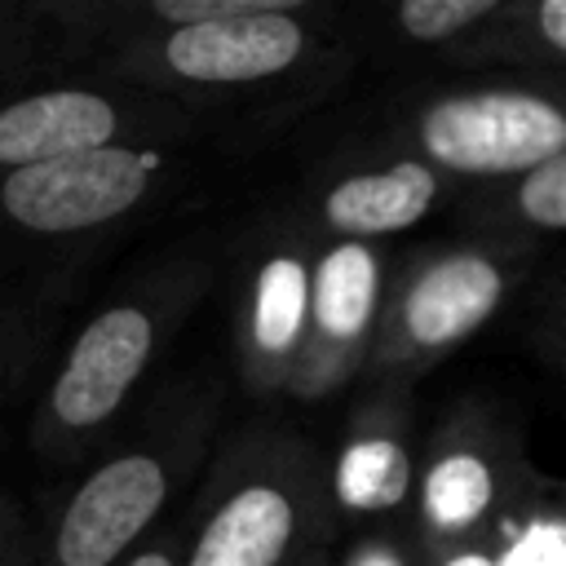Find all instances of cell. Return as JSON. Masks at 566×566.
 I'll use <instances>...</instances> for the list:
<instances>
[{
	"label": "cell",
	"mask_w": 566,
	"mask_h": 566,
	"mask_svg": "<svg viewBox=\"0 0 566 566\" xmlns=\"http://www.w3.org/2000/svg\"><path fill=\"white\" fill-rule=\"evenodd\" d=\"M526 265L531 261L469 234L407 248L385 274L363 376L371 385L411 389L509 305Z\"/></svg>",
	"instance_id": "5"
},
{
	"label": "cell",
	"mask_w": 566,
	"mask_h": 566,
	"mask_svg": "<svg viewBox=\"0 0 566 566\" xmlns=\"http://www.w3.org/2000/svg\"><path fill=\"white\" fill-rule=\"evenodd\" d=\"M566 62V4L562 0H504L491 22H482L447 66L482 71V66H513L544 75L548 88L557 84Z\"/></svg>",
	"instance_id": "15"
},
{
	"label": "cell",
	"mask_w": 566,
	"mask_h": 566,
	"mask_svg": "<svg viewBox=\"0 0 566 566\" xmlns=\"http://www.w3.org/2000/svg\"><path fill=\"white\" fill-rule=\"evenodd\" d=\"M221 416L217 380H181L159 394L146 416L111 438L49 526L35 531L31 566H124L128 553L168 522V509L190 486L212 451Z\"/></svg>",
	"instance_id": "1"
},
{
	"label": "cell",
	"mask_w": 566,
	"mask_h": 566,
	"mask_svg": "<svg viewBox=\"0 0 566 566\" xmlns=\"http://www.w3.org/2000/svg\"><path fill=\"white\" fill-rule=\"evenodd\" d=\"M203 124L208 115L195 106L88 71L13 80L0 84V181L97 146L190 142L203 133Z\"/></svg>",
	"instance_id": "9"
},
{
	"label": "cell",
	"mask_w": 566,
	"mask_h": 566,
	"mask_svg": "<svg viewBox=\"0 0 566 566\" xmlns=\"http://www.w3.org/2000/svg\"><path fill=\"white\" fill-rule=\"evenodd\" d=\"M539 486L544 482L531 469L517 429L495 402H451L416 451V486L407 513L411 566L491 544Z\"/></svg>",
	"instance_id": "6"
},
{
	"label": "cell",
	"mask_w": 566,
	"mask_h": 566,
	"mask_svg": "<svg viewBox=\"0 0 566 566\" xmlns=\"http://www.w3.org/2000/svg\"><path fill=\"white\" fill-rule=\"evenodd\" d=\"M340 9L327 0H265L252 13L168 31L128 44L93 66V75L172 97L195 111L212 102H256L296 88H323L340 75Z\"/></svg>",
	"instance_id": "3"
},
{
	"label": "cell",
	"mask_w": 566,
	"mask_h": 566,
	"mask_svg": "<svg viewBox=\"0 0 566 566\" xmlns=\"http://www.w3.org/2000/svg\"><path fill=\"white\" fill-rule=\"evenodd\" d=\"M451 181L411 155H385L371 164H340L310 181L305 203L292 208L318 239L380 243L416 221H424Z\"/></svg>",
	"instance_id": "13"
},
{
	"label": "cell",
	"mask_w": 566,
	"mask_h": 566,
	"mask_svg": "<svg viewBox=\"0 0 566 566\" xmlns=\"http://www.w3.org/2000/svg\"><path fill=\"white\" fill-rule=\"evenodd\" d=\"M44 336V314H35L31 305H0V398L9 394V385L22 376V367L35 358Z\"/></svg>",
	"instance_id": "17"
},
{
	"label": "cell",
	"mask_w": 566,
	"mask_h": 566,
	"mask_svg": "<svg viewBox=\"0 0 566 566\" xmlns=\"http://www.w3.org/2000/svg\"><path fill=\"white\" fill-rule=\"evenodd\" d=\"M31 544H35V531L27 526L18 500L0 491V566H31Z\"/></svg>",
	"instance_id": "18"
},
{
	"label": "cell",
	"mask_w": 566,
	"mask_h": 566,
	"mask_svg": "<svg viewBox=\"0 0 566 566\" xmlns=\"http://www.w3.org/2000/svg\"><path fill=\"white\" fill-rule=\"evenodd\" d=\"M318 243L323 239L296 212H283L261 221L243 248L234 283V363L252 398L287 394L305 336Z\"/></svg>",
	"instance_id": "10"
},
{
	"label": "cell",
	"mask_w": 566,
	"mask_h": 566,
	"mask_svg": "<svg viewBox=\"0 0 566 566\" xmlns=\"http://www.w3.org/2000/svg\"><path fill=\"white\" fill-rule=\"evenodd\" d=\"M416 486V411L407 389L371 385L349 411L336 460L327 464V495L336 522L371 539L407 548V513Z\"/></svg>",
	"instance_id": "12"
},
{
	"label": "cell",
	"mask_w": 566,
	"mask_h": 566,
	"mask_svg": "<svg viewBox=\"0 0 566 566\" xmlns=\"http://www.w3.org/2000/svg\"><path fill=\"white\" fill-rule=\"evenodd\" d=\"M181 535H186V513L172 522H164L155 535H146L133 553H128V562L124 566H181Z\"/></svg>",
	"instance_id": "19"
},
{
	"label": "cell",
	"mask_w": 566,
	"mask_h": 566,
	"mask_svg": "<svg viewBox=\"0 0 566 566\" xmlns=\"http://www.w3.org/2000/svg\"><path fill=\"white\" fill-rule=\"evenodd\" d=\"M385 274L389 261L380 243H345V239L318 243L305 336L287 380V398L318 402L363 376L380 318Z\"/></svg>",
	"instance_id": "11"
},
{
	"label": "cell",
	"mask_w": 566,
	"mask_h": 566,
	"mask_svg": "<svg viewBox=\"0 0 566 566\" xmlns=\"http://www.w3.org/2000/svg\"><path fill=\"white\" fill-rule=\"evenodd\" d=\"M292 566H332V544H318V548H310L305 557H296Z\"/></svg>",
	"instance_id": "20"
},
{
	"label": "cell",
	"mask_w": 566,
	"mask_h": 566,
	"mask_svg": "<svg viewBox=\"0 0 566 566\" xmlns=\"http://www.w3.org/2000/svg\"><path fill=\"white\" fill-rule=\"evenodd\" d=\"M460 221L469 239H486L522 261L539 256L566 226V155H553L504 181L464 186Z\"/></svg>",
	"instance_id": "14"
},
{
	"label": "cell",
	"mask_w": 566,
	"mask_h": 566,
	"mask_svg": "<svg viewBox=\"0 0 566 566\" xmlns=\"http://www.w3.org/2000/svg\"><path fill=\"white\" fill-rule=\"evenodd\" d=\"M190 142H124L62 155L0 181V256L84 243L168 195L190 172Z\"/></svg>",
	"instance_id": "7"
},
{
	"label": "cell",
	"mask_w": 566,
	"mask_h": 566,
	"mask_svg": "<svg viewBox=\"0 0 566 566\" xmlns=\"http://www.w3.org/2000/svg\"><path fill=\"white\" fill-rule=\"evenodd\" d=\"M394 150L460 186L504 181L566 155V111L548 84L447 88L398 115Z\"/></svg>",
	"instance_id": "8"
},
{
	"label": "cell",
	"mask_w": 566,
	"mask_h": 566,
	"mask_svg": "<svg viewBox=\"0 0 566 566\" xmlns=\"http://www.w3.org/2000/svg\"><path fill=\"white\" fill-rule=\"evenodd\" d=\"M212 287L203 256H168L97 305L53 363L31 411V447L49 464H80L124 424L142 380Z\"/></svg>",
	"instance_id": "2"
},
{
	"label": "cell",
	"mask_w": 566,
	"mask_h": 566,
	"mask_svg": "<svg viewBox=\"0 0 566 566\" xmlns=\"http://www.w3.org/2000/svg\"><path fill=\"white\" fill-rule=\"evenodd\" d=\"M504 0H402L385 13L389 31L407 49H429L442 62L482 27L495 18Z\"/></svg>",
	"instance_id": "16"
},
{
	"label": "cell",
	"mask_w": 566,
	"mask_h": 566,
	"mask_svg": "<svg viewBox=\"0 0 566 566\" xmlns=\"http://www.w3.org/2000/svg\"><path fill=\"white\" fill-rule=\"evenodd\" d=\"M332 531L327 460L296 429L256 420L217 451L186 509L181 566H292Z\"/></svg>",
	"instance_id": "4"
}]
</instances>
